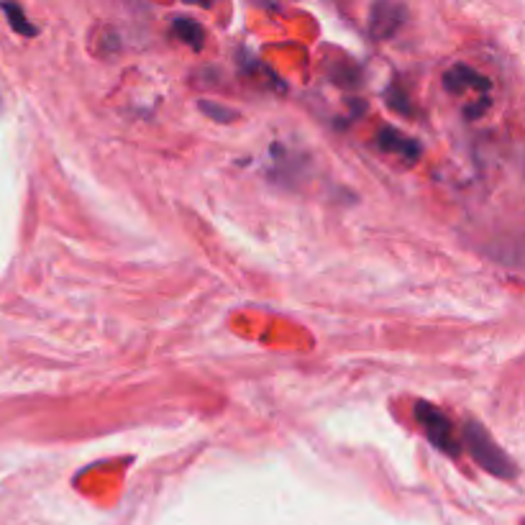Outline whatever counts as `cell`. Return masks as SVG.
<instances>
[{
	"label": "cell",
	"mask_w": 525,
	"mask_h": 525,
	"mask_svg": "<svg viewBox=\"0 0 525 525\" xmlns=\"http://www.w3.org/2000/svg\"><path fill=\"white\" fill-rule=\"evenodd\" d=\"M459 438L461 444L467 446L469 454H472V459L477 461L485 472H490L492 477H500V479L518 477L515 461L495 444V438L490 436V431H487L485 426H479V423H467V426L461 428Z\"/></svg>",
	"instance_id": "6da1fadb"
},
{
	"label": "cell",
	"mask_w": 525,
	"mask_h": 525,
	"mask_svg": "<svg viewBox=\"0 0 525 525\" xmlns=\"http://www.w3.org/2000/svg\"><path fill=\"white\" fill-rule=\"evenodd\" d=\"M331 80L341 88H359L362 85V70L354 65V62H336L331 67Z\"/></svg>",
	"instance_id": "ba28073f"
},
{
	"label": "cell",
	"mask_w": 525,
	"mask_h": 525,
	"mask_svg": "<svg viewBox=\"0 0 525 525\" xmlns=\"http://www.w3.org/2000/svg\"><path fill=\"white\" fill-rule=\"evenodd\" d=\"M385 98H387V105H390V108L395 113H400V116H405V118H413L415 116L413 105H410L408 93H405V88H403V85H400V82H395V85H390V88H387Z\"/></svg>",
	"instance_id": "9c48e42d"
},
{
	"label": "cell",
	"mask_w": 525,
	"mask_h": 525,
	"mask_svg": "<svg viewBox=\"0 0 525 525\" xmlns=\"http://www.w3.org/2000/svg\"><path fill=\"white\" fill-rule=\"evenodd\" d=\"M0 11L6 13L8 26H11L18 36H26V39H31V36L39 34V29L31 24L29 16H26V11L18 6V3H0Z\"/></svg>",
	"instance_id": "52a82bcc"
},
{
	"label": "cell",
	"mask_w": 525,
	"mask_h": 525,
	"mask_svg": "<svg viewBox=\"0 0 525 525\" xmlns=\"http://www.w3.org/2000/svg\"><path fill=\"white\" fill-rule=\"evenodd\" d=\"M405 18H408V8L403 3H390V0L374 3L369 11V36L374 41L392 39L405 26Z\"/></svg>",
	"instance_id": "3957f363"
},
{
	"label": "cell",
	"mask_w": 525,
	"mask_h": 525,
	"mask_svg": "<svg viewBox=\"0 0 525 525\" xmlns=\"http://www.w3.org/2000/svg\"><path fill=\"white\" fill-rule=\"evenodd\" d=\"M415 420H418L420 431L426 433V438L436 446L441 454L456 456L461 451V438L459 431L454 428V423L449 420V415L444 410H438L436 405L426 403V400H418L415 403Z\"/></svg>",
	"instance_id": "7a4b0ae2"
},
{
	"label": "cell",
	"mask_w": 525,
	"mask_h": 525,
	"mask_svg": "<svg viewBox=\"0 0 525 525\" xmlns=\"http://www.w3.org/2000/svg\"><path fill=\"white\" fill-rule=\"evenodd\" d=\"M377 146H380L382 152L403 157L405 162H418L420 154H423V146H420L418 139L403 134V131L392 129V126H385V129L377 131Z\"/></svg>",
	"instance_id": "5b68a950"
},
{
	"label": "cell",
	"mask_w": 525,
	"mask_h": 525,
	"mask_svg": "<svg viewBox=\"0 0 525 525\" xmlns=\"http://www.w3.org/2000/svg\"><path fill=\"white\" fill-rule=\"evenodd\" d=\"M198 108L205 113V116L213 118V121H218V123H231L236 118V111H231V108H223V105H218V103H210V100H200Z\"/></svg>",
	"instance_id": "30bf717a"
},
{
	"label": "cell",
	"mask_w": 525,
	"mask_h": 525,
	"mask_svg": "<svg viewBox=\"0 0 525 525\" xmlns=\"http://www.w3.org/2000/svg\"><path fill=\"white\" fill-rule=\"evenodd\" d=\"M444 88L451 95H467V93H487L490 90V80L482 72H477L469 65H454L444 72Z\"/></svg>",
	"instance_id": "277c9868"
},
{
	"label": "cell",
	"mask_w": 525,
	"mask_h": 525,
	"mask_svg": "<svg viewBox=\"0 0 525 525\" xmlns=\"http://www.w3.org/2000/svg\"><path fill=\"white\" fill-rule=\"evenodd\" d=\"M172 34H175L180 41H185L190 49H203L205 31L195 18H187V16L172 18Z\"/></svg>",
	"instance_id": "8992f818"
}]
</instances>
